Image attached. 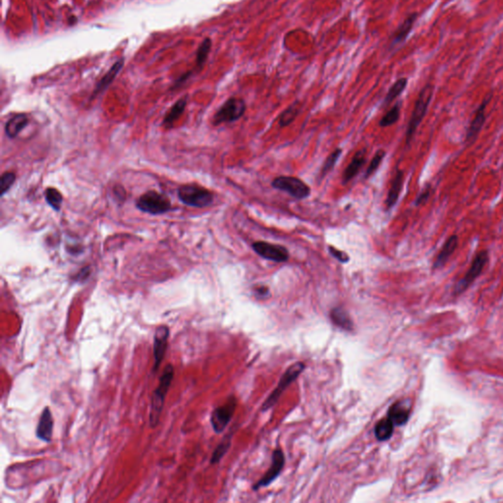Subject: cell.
I'll return each mask as SVG.
<instances>
[{
	"instance_id": "cell-2",
	"label": "cell",
	"mask_w": 503,
	"mask_h": 503,
	"mask_svg": "<svg viewBox=\"0 0 503 503\" xmlns=\"http://www.w3.org/2000/svg\"><path fill=\"white\" fill-rule=\"evenodd\" d=\"M434 95V86L432 84H427L419 93V96L417 98V101L415 102V106L411 115V118L409 120L407 131H406V145H410L411 141L413 140L417 129L421 123L423 122V119L426 116V113L428 111L429 105L432 101Z\"/></svg>"
},
{
	"instance_id": "cell-37",
	"label": "cell",
	"mask_w": 503,
	"mask_h": 503,
	"mask_svg": "<svg viewBox=\"0 0 503 503\" xmlns=\"http://www.w3.org/2000/svg\"><path fill=\"white\" fill-rule=\"evenodd\" d=\"M254 292H255L258 296H260V297H265L266 295H268V294H269V289H268L266 286L261 285V286H256V287L254 288Z\"/></svg>"
},
{
	"instance_id": "cell-23",
	"label": "cell",
	"mask_w": 503,
	"mask_h": 503,
	"mask_svg": "<svg viewBox=\"0 0 503 503\" xmlns=\"http://www.w3.org/2000/svg\"><path fill=\"white\" fill-rule=\"evenodd\" d=\"M394 431V424L387 417L385 419L380 420L375 428V436L377 440L385 441L392 437Z\"/></svg>"
},
{
	"instance_id": "cell-5",
	"label": "cell",
	"mask_w": 503,
	"mask_h": 503,
	"mask_svg": "<svg viewBox=\"0 0 503 503\" xmlns=\"http://www.w3.org/2000/svg\"><path fill=\"white\" fill-rule=\"evenodd\" d=\"M136 204L140 210L152 215L163 214L172 208L170 201L165 196L154 191L142 195Z\"/></svg>"
},
{
	"instance_id": "cell-30",
	"label": "cell",
	"mask_w": 503,
	"mask_h": 503,
	"mask_svg": "<svg viewBox=\"0 0 503 503\" xmlns=\"http://www.w3.org/2000/svg\"><path fill=\"white\" fill-rule=\"evenodd\" d=\"M400 118V103H396L379 121V126L382 128L395 124Z\"/></svg>"
},
{
	"instance_id": "cell-36",
	"label": "cell",
	"mask_w": 503,
	"mask_h": 503,
	"mask_svg": "<svg viewBox=\"0 0 503 503\" xmlns=\"http://www.w3.org/2000/svg\"><path fill=\"white\" fill-rule=\"evenodd\" d=\"M90 274H91V268H90V266H85L84 268H82V269H81V270H80V271L76 274V276L74 277V280L79 281V282H81V281H85V280L89 277V275H90Z\"/></svg>"
},
{
	"instance_id": "cell-24",
	"label": "cell",
	"mask_w": 503,
	"mask_h": 503,
	"mask_svg": "<svg viewBox=\"0 0 503 503\" xmlns=\"http://www.w3.org/2000/svg\"><path fill=\"white\" fill-rule=\"evenodd\" d=\"M186 105H187V99H181L179 101H177L173 106L170 108V110L167 112L164 120H163V124L164 125H172L184 112L185 108H186Z\"/></svg>"
},
{
	"instance_id": "cell-33",
	"label": "cell",
	"mask_w": 503,
	"mask_h": 503,
	"mask_svg": "<svg viewBox=\"0 0 503 503\" xmlns=\"http://www.w3.org/2000/svg\"><path fill=\"white\" fill-rule=\"evenodd\" d=\"M16 180V175L13 173V172H5L1 175V179H0V193H1V196H4L10 188L12 187V185L14 184Z\"/></svg>"
},
{
	"instance_id": "cell-21",
	"label": "cell",
	"mask_w": 503,
	"mask_h": 503,
	"mask_svg": "<svg viewBox=\"0 0 503 503\" xmlns=\"http://www.w3.org/2000/svg\"><path fill=\"white\" fill-rule=\"evenodd\" d=\"M330 318L332 322L338 327L347 331L353 330L354 324L348 313L342 308H334L330 312Z\"/></svg>"
},
{
	"instance_id": "cell-18",
	"label": "cell",
	"mask_w": 503,
	"mask_h": 503,
	"mask_svg": "<svg viewBox=\"0 0 503 503\" xmlns=\"http://www.w3.org/2000/svg\"><path fill=\"white\" fill-rule=\"evenodd\" d=\"M124 62H125V59L122 57L120 58L119 60H117L116 62L114 63L112 65V67L108 70V72L101 79V81L98 83L95 91H94V94H93V98L94 97H97L98 95H100L101 93H102L105 89L108 88V86L114 81V79L116 78V76L119 74V72L121 71V69L123 68L124 66Z\"/></svg>"
},
{
	"instance_id": "cell-13",
	"label": "cell",
	"mask_w": 503,
	"mask_h": 503,
	"mask_svg": "<svg viewBox=\"0 0 503 503\" xmlns=\"http://www.w3.org/2000/svg\"><path fill=\"white\" fill-rule=\"evenodd\" d=\"M285 463V457L280 448H277L272 453V464L270 468L267 470L265 475L253 486V490H258L259 488L267 487L270 485L281 473Z\"/></svg>"
},
{
	"instance_id": "cell-28",
	"label": "cell",
	"mask_w": 503,
	"mask_h": 503,
	"mask_svg": "<svg viewBox=\"0 0 503 503\" xmlns=\"http://www.w3.org/2000/svg\"><path fill=\"white\" fill-rule=\"evenodd\" d=\"M210 50H211V41H210V39L206 38L200 45V47L198 49V51H197L196 62H197V67L199 69H201L202 66L204 65V63H205L206 59H207V56L209 54Z\"/></svg>"
},
{
	"instance_id": "cell-4",
	"label": "cell",
	"mask_w": 503,
	"mask_h": 503,
	"mask_svg": "<svg viewBox=\"0 0 503 503\" xmlns=\"http://www.w3.org/2000/svg\"><path fill=\"white\" fill-rule=\"evenodd\" d=\"M246 109L247 105L244 100L230 98L215 112L212 118V124L218 126L223 123L235 122L245 114Z\"/></svg>"
},
{
	"instance_id": "cell-29",
	"label": "cell",
	"mask_w": 503,
	"mask_h": 503,
	"mask_svg": "<svg viewBox=\"0 0 503 503\" xmlns=\"http://www.w3.org/2000/svg\"><path fill=\"white\" fill-rule=\"evenodd\" d=\"M341 154H342V150L340 148H337L327 156V158L323 162V165L320 170V174H319L320 178H323L328 172H330L332 170V168L336 164V162Z\"/></svg>"
},
{
	"instance_id": "cell-32",
	"label": "cell",
	"mask_w": 503,
	"mask_h": 503,
	"mask_svg": "<svg viewBox=\"0 0 503 503\" xmlns=\"http://www.w3.org/2000/svg\"><path fill=\"white\" fill-rule=\"evenodd\" d=\"M385 154H386V152L383 150L377 151V152L375 153V155H374L373 159L371 160L370 165L365 173V178H369L371 175H373L377 171V169L379 167L380 163L382 162L383 158L385 157Z\"/></svg>"
},
{
	"instance_id": "cell-6",
	"label": "cell",
	"mask_w": 503,
	"mask_h": 503,
	"mask_svg": "<svg viewBox=\"0 0 503 503\" xmlns=\"http://www.w3.org/2000/svg\"><path fill=\"white\" fill-rule=\"evenodd\" d=\"M490 259V253L488 250H482L478 252L476 255L474 256L471 265L466 272L465 276L458 281L454 288V294H461L464 291H466L470 285L481 275L483 272L485 266L489 262Z\"/></svg>"
},
{
	"instance_id": "cell-10",
	"label": "cell",
	"mask_w": 503,
	"mask_h": 503,
	"mask_svg": "<svg viewBox=\"0 0 503 503\" xmlns=\"http://www.w3.org/2000/svg\"><path fill=\"white\" fill-rule=\"evenodd\" d=\"M237 401L234 397H230L225 404L215 408L210 416V423L213 431L220 434L230 423L236 409Z\"/></svg>"
},
{
	"instance_id": "cell-3",
	"label": "cell",
	"mask_w": 503,
	"mask_h": 503,
	"mask_svg": "<svg viewBox=\"0 0 503 503\" xmlns=\"http://www.w3.org/2000/svg\"><path fill=\"white\" fill-rule=\"evenodd\" d=\"M178 198L186 205L202 208L209 206L214 200L213 194L200 185L186 184L178 189Z\"/></svg>"
},
{
	"instance_id": "cell-27",
	"label": "cell",
	"mask_w": 503,
	"mask_h": 503,
	"mask_svg": "<svg viewBox=\"0 0 503 503\" xmlns=\"http://www.w3.org/2000/svg\"><path fill=\"white\" fill-rule=\"evenodd\" d=\"M47 202L54 209L59 210L62 205L63 197L61 193L55 188H48L45 192Z\"/></svg>"
},
{
	"instance_id": "cell-16",
	"label": "cell",
	"mask_w": 503,
	"mask_h": 503,
	"mask_svg": "<svg viewBox=\"0 0 503 503\" xmlns=\"http://www.w3.org/2000/svg\"><path fill=\"white\" fill-rule=\"evenodd\" d=\"M458 243H459V239H458L457 235H451L450 237L447 238V240L443 244L441 250L438 253V255L433 263V270L440 269L446 264V262L448 261L450 256L454 253V252L456 251V249L458 247Z\"/></svg>"
},
{
	"instance_id": "cell-1",
	"label": "cell",
	"mask_w": 503,
	"mask_h": 503,
	"mask_svg": "<svg viewBox=\"0 0 503 503\" xmlns=\"http://www.w3.org/2000/svg\"><path fill=\"white\" fill-rule=\"evenodd\" d=\"M174 377V368L172 365H167L160 377L159 384L155 388L151 396V411H150V424L151 428L157 426L164 406V400L168 389Z\"/></svg>"
},
{
	"instance_id": "cell-26",
	"label": "cell",
	"mask_w": 503,
	"mask_h": 503,
	"mask_svg": "<svg viewBox=\"0 0 503 503\" xmlns=\"http://www.w3.org/2000/svg\"><path fill=\"white\" fill-rule=\"evenodd\" d=\"M407 84H408V79L407 78H400V79H398L391 86V88L389 89V91H388V93H387V95H386V97L384 99V105L389 104L395 99H397L404 92V90L407 87Z\"/></svg>"
},
{
	"instance_id": "cell-22",
	"label": "cell",
	"mask_w": 503,
	"mask_h": 503,
	"mask_svg": "<svg viewBox=\"0 0 503 503\" xmlns=\"http://www.w3.org/2000/svg\"><path fill=\"white\" fill-rule=\"evenodd\" d=\"M417 17H418L417 13H413V14H410L404 20V22L395 31V34L393 36V44H399V43H402L403 41L406 40V38L408 37V35L410 34V32L414 26L415 21L417 20Z\"/></svg>"
},
{
	"instance_id": "cell-31",
	"label": "cell",
	"mask_w": 503,
	"mask_h": 503,
	"mask_svg": "<svg viewBox=\"0 0 503 503\" xmlns=\"http://www.w3.org/2000/svg\"><path fill=\"white\" fill-rule=\"evenodd\" d=\"M230 445H231V439H230V437H227L226 439L222 440L221 443L215 448L214 452L212 453V456H211V459H210V463L211 464L218 463L222 459V457L226 454V452L228 451Z\"/></svg>"
},
{
	"instance_id": "cell-20",
	"label": "cell",
	"mask_w": 503,
	"mask_h": 503,
	"mask_svg": "<svg viewBox=\"0 0 503 503\" xmlns=\"http://www.w3.org/2000/svg\"><path fill=\"white\" fill-rule=\"evenodd\" d=\"M29 123V118L26 114L20 113L11 117L5 124V133L10 139L16 138L24 128Z\"/></svg>"
},
{
	"instance_id": "cell-19",
	"label": "cell",
	"mask_w": 503,
	"mask_h": 503,
	"mask_svg": "<svg viewBox=\"0 0 503 503\" xmlns=\"http://www.w3.org/2000/svg\"><path fill=\"white\" fill-rule=\"evenodd\" d=\"M410 415V409L404 402H396L387 413V417L392 421L394 426H403L407 423Z\"/></svg>"
},
{
	"instance_id": "cell-8",
	"label": "cell",
	"mask_w": 503,
	"mask_h": 503,
	"mask_svg": "<svg viewBox=\"0 0 503 503\" xmlns=\"http://www.w3.org/2000/svg\"><path fill=\"white\" fill-rule=\"evenodd\" d=\"M305 367L306 366L304 363L298 362L288 368V370L280 378V381H279L277 387L272 391V393L268 396V398L263 403L262 411H266L276 404L279 397L284 392V390L287 388V386H289V384H291L294 380H296V378L299 377L300 374L304 371Z\"/></svg>"
},
{
	"instance_id": "cell-9",
	"label": "cell",
	"mask_w": 503,
	"mask_h": 503,
	"mask_svg": "<svg viewBox=\"0 0 503 503\" xmlns=\"http://www.w3.org/2000/svg\"><path fill=\"white\" fill-rule=\"evenodd\" d=\"M252 249L264 259L277 263L288 261L290 256L289 251L284 246L271 244L264 241L253 242L252 244Z\"/></svg>"
},
{
	"instance_id": "cell-17",
	"label": "cell",
	"mask_w": 503,
	"mask_h": 503,
	"mask_svg": "<svg viewBox=\"0 0 503 503\" xmlns=\"http://www.w3.org/2000/svg\"><path fill=\"white\" fill-rule=\"evenodd\" d=\"M403 183H404V172L403 170L399 169L396 171V174L394 175V178L391 181V185L385 200L386 210L391 209L396 204L400 193L403 188Z\"/></svg>"
},
{
	"instance_id": "cell-12",
	"label": "cell",
	"mask_w": 503,
	"mask_h": 503,
	"mask_svg": "<svg viewBox=\"0 0 503 503\" xmlns=\"http://www.w3.org/2000/svg\"><path fill=\"white\" fill-rule=\"evenodd\" d=\"M169 327L167 325H159L154 332L153 336V372L158 371L161 362L164 358V354L167 349L168 338H169Z\"/></svg>"
},
{
	"instance_id": "cell-38",
	"label": "cell",
	"mask_w": 503,
	"mask_h": 503,
	"mask_svg": "<svg viewBox=\"0 0 503 503\" xmlns=\"http://www.w3.org/2000/svg\"><path fill=\"white\" fill-rule=\"evenodd\" d=\"M68 23H69V25H72V26H73V25H75V24L77 23V18H76L75 16H71V17L69 18Z\"/></svg>"
},
{
	"instance_id": "cell-35",
	"label": "cell",
	"mask_w": 503,
	"mask_h": 503,
	"mask_svg": "<svg viewBox=\"0 0 503 503\" xmlns=\"http://www.w3.org/2000/svg\"><path fill=\"white\" fill-rule=\"evenodd\" d=\"M328 251L333 257H335L341 263H347L350 260V256L348 255V253H346L345 252L340 251L333 246H329Z\"/></svg>"
},
{
	"instance_id": "cell-34",
	"label": "cell",
	"mask_w": 503,
	"mask_h": 503,
	"mask_svg": "<svg viewBox=\"0 0 503 503\" xmlns=\"http://www.w3.org/2000/svg\"><path fill=\"white\" fill-rule=\"evenodd\" d=\"M431 196H432V185L431 184H427V186L420 192V194L416 198V200H415V205L416 206L423 205L424 203H426L429 201Z\"/></svg>"
},
{
	"instance_id": "cell-25",
	"label": "cell",
	"mask_w": 503,
	"mask_h": 503,
	"mask_svg": "<svg viewBox=\"0 0 503 503\" xmlns=\"http://www.w3.org/2000/svg\"><path fill=\"white\" fill-rule=\"evenodd\" d=\"M301 109V105L299 101L292 103L289 107H287L279 116L278 123L281 128L289 126L298 116Z\"/></svg>"
},
{
	"instance_id": "cell-14",
	"label": "cell",
	"mask_w": 503,
	"mask_h": 503,
	"mask_svg": "<svg viewBox=\"0 0 503 503\" xmlns=\"http://www.w3.org/2000/svg\"><path fill=\"white\" fill-rule=\"evenodd\" d=\"M53 433V418L51 411L49 407H46L41 415L38 427L37 437L45 442H50L52 439Z\"/></svg>"
},
{
	"instance_id": "cell-7",
	"label": "cell",
	"mask_w": 503,
	"mask_h": 503,
	"mask_svg": "<svg viewBox=\"0 0 503 503\" xmlns=\"http://www.w3.org/2000/svg\"><path fill=\"white\" fill-rule=\"evenodd\" d=\"M271 186L287 193L296 200H304L311 195V188L303 180L294 176H277L272 180Z\"/></svg>"
},
{
	"instance_id": "cell-11",
	"label": "cell",
	"mask_w": 503,
	"mask_h": 503,
	"mask_svg": "<svg viewBox=\"0 0 503 503\" xmlns=\"http://www.w3.org/2000/svg\"><path fill=\"white\" fill-rule=\"evenodd\" d=\"M492 98H493V94L491 93V94H489V96H487L485 98V100L482 101V103L479 105L478 109L476 110L475 116L467 129L466 138H465V141L467 144H473L477 140L480 132L482 131L483 127L485 125L486 120H487L486 109H487V106L490 103Z\"/></svg>"
},
{
	"instance_id": "cell-15",
	"label": "cell",
	"mask_w": 503,
	"mask_h": 503,
	"mask_svg": "<svg viewBox=\"0 0 503 503\" xmlns=\"http://www.w3.org/2000/svg\"><path fill=\"white\" fill-rule=\"evenodd\" d=\"M366 153H367L366 149H362L355 153L351 162L347 165V167L345 168V170L343 172V175H342L343 184H346L349 181H351L352 179H354V177L363 168V166L366 163V159H367Z\"/></svg>"
}]
</instances>
